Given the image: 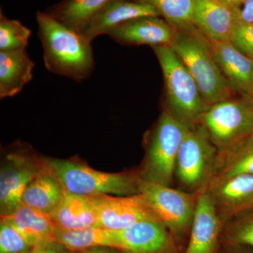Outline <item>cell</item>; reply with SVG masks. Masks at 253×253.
<instances>
[{
  "mask_svg": "<svg viewBox=\"0 0 253 253\" xmlns=\"http://www.w3.org/2000/svg\"><path fill=\"white\" fill-rule=\"evenodd\" d=\"M217 1L230 8V9L234 10L239 8L247 0H217Z\"/></svg>",
  "mask_w": 253,
  "mask_h": 253,
  "instance_id": "33",
  "label": "cell"
},
{
  "mask_svg": "<svg viewBox=\"0 0 253 253\" xmlns=\"http://www.w3.org/2000/svg\"><path fill=\"white\" fill-rule=\"evenodd\" d=\"M174 30L169 46L194 78L205 102L211 106L234 97L236 93L218 67L209 40L194 25Z\"/></svg>",
  "mask_w": 253,
  "mask_h": 253,
  "instance_id": "2",
  "label": "cell"
},
{
  "mask_svg": "<svg viewBox=\"0 0 253 253\" xmlns=\"http://www.w3.org/2000/svg\"><path fill=\"white\" fill-rule=\"evenodd\" d=\"M226 238L231 246L253 249V211L231 219L226 230Z\"/></svg>",
  "mask_w": 253,
  "mask_h": 253,
  "instance_id": "27",
  "label": "cell"
},
{
  "mask_svg": "<svg viewBox=\"0 0 253 253\" xmlns=\"http://www.w3.org/2000/svg\"><path fill=\"white\" fill-rule=\"evenodd\" d=\"M229 41L240 52L253 60V24L236 19Z\"/></svg>",
  "mask_w": 253,
  "mask_h": 253,
  "instance_id": "29",
  "label": "cell"
},
{
  "mask_svg": "<svg viewBox=\"0 0 253 253\" xmlns=\"http://www.w3.org/2000/svg\"><path fill=\"white\" fill-rule=\"evenodd\" d=\"M206 190L222 221L253 211V175L213 177Z\"/></svg>",
  "mask_w": 253,
  "mask_h": 253,
  "instance_id": "11",
  "label": "cell"
},
{
  "mask_svg": "<svg viewBox=\"0 0 253 253\" xmlns=\"http://www.w3.org/2000/svg\"><path fill=\"white\" fill-rule=\"evenodd\" d=\"M168 228L161 220L139 221L116 231L119 251L126 253H158L170 242Z\"/></svg>",
  "mask_w": 253,
  "mask_h": 253,
  "instance_id": "16",
  "label": "cell"
},
{
  "mask_svg": "<svg viewBox=\"0 0 253 253\" xmlns=\"http://www.w3.org/2000/svg\"><path fill=\"white\" fill-rule=\"evenodd\" d=\"M31 31L19 21L0 13V51L26 49Z\"/></svg>",
  "mask_w": 253,
  "mask_h": 253,
  "instance_id": "26",
  "label": "cell"
},
{
  "mask_svg": "<svg viewBox=\"0 0 253 253\" xmlns=\"http://www.w3.org/2000/svg\"><path fill=\"white\" fill-rule=\"evenodd\" d=\"M174 30L159 16H145L123 23L108 33L123 45H170Z\"/></svg>",
  "mask_w": 253,
  "mask_h": 253,
  "instance_id": "13",
  "label": "cell"
},
{
  "mask_svg": "<svg viewBox=\"0 0 253 253\" xmlns=\"http://www.w3.org/2000/svg\"><path fill=\"white\" fill-rule=\"evenodd\" d=\"M54 240L72 253L98 246L119 250L116 231L97 226L76 230H63L54 226Z\"/></svg>",
  "mask_w": 253,
  "mask_h": 253,
  "instance_id": "22",
  "label": "cell"
},
{
  "mask_svg": "<svg viewBox=\"0 0 253 253\" xmlns=\"http://www.w3.org/2000/svg\"><path fill=\"white\" fill-rule=\"evenodd\" d=\"M139 193L166 227L177 234L189 230L192 224L197 194L179 191L141 179Z\"/></svg>",
  "mask_w": 253,
  "mask_h": 253,
  "instance_id": "8",
  "label": "cell"
},
{
  "mask_svg": "<svg viewBox=\"0 0 253 253\" xmlns=\"http://www.w3.org/2000/svg\"><path fill=\"white\" fill-rule=\"evenodd\" d=\"M117 0H61L46 12L65 26L81 33L93 15Z\"/></svg>",
  "mask_w": 253,
  "mask_h": 253,
  "instance_id": "24",
  "label": "cell"
},
{
  "mask_svg": "<svg viewBox=\"0 0 253 253\" xmlns=\"http://www.w3.org/2000/svg\"><path fill=\"white\" fill-rule=\"evenodd\" d=\"M65 192L61 183L43 168L25 190L21 204L50 214L60 204Z\"/></svg>",
  "mask_w": 253,
  "mask_h": 253,
  "instance_id": "21",
  "label": "cell"
},
{
  "mask_svg": "<svg viewBox=\"0 0 253 253\" xmlns=\"http://www.w3.org/2000/svg\"><path fill=\"white\" fill-rule=\"evenodd\" d=\"M43 168L66 191L84 196H131L139 194V174L96 170L83 163L57 158L42 159Z\"/></svg>",
  "mask_w": 253,
  "mask_h": 253,
  "instance_id": "4",
  "label": "cell"
},
{
  "mask_svg": "<svg viewBox=\"0 0 253 253\" xmlns=\"http://www.w3.org/2000/svg\"><path fill=\"white\" fill-rule=\"evenodd\" d=\"M32 249L14 228L0 221V253H27Z\"/></svg>",
  "mask_w": 253,
  "mask_h": 253,
  "instance_id": "28",
  "label": "cell"
},
{
  "mask_svg": "<svg viewBox=\"0 0 253 253\" xmlns=\"http://www.w3.org/2000/svg\"><path fill=\"white\" fill-rule=\"evenodd\" d=\"M49 216L54 226L63 230L96 226L98 212L95 196L66 191L61 202Z\"/></svg>",
  "mask_w": 253,
  "mask_h": 253,
  "instance_id": "18",
  "label": "cell"
},
{
  "mask_svg": "<svg viewBox=\"0 0 253 253\" xmlns=\"http://www.w3.org/2000/svg\"><path fill=\"white\" fill-rule=\"evenodd\" d=\"M189 129L167 111H163L148 139L146 158L139 174L141 179L170 185L178 152Z\"/></svg>",
  "mask_w": 253,
  "mask_h": 253,
  "instance_id": "5",
  "label": "cell"
},
{
  "mask_svg": "<svg viewBox=\"0 0 253 253\" xmlns=\"http://www.w3.org/2000/svg\"><path fill=\"white\" fill-rule=\"evenodd\" d=\"M163 71L166 111L188 128L199 124L208 109L194 78L169 45L151 46Z\"/></svg>",
  "mask_w": 253,
  "mask_h": 253,
  "instance_id": "3",
  "label": "cell"
},
{
  "mask_svg": "<svg viewBox=\"0 0 253 253\" xmlns=\"http://www.w3.org/2000/svg\"><path fill=\"white\" fill-rule=\"evenodd\" d=\"M236 19L253 24V0H247L238 9H234Z\"/></svg>",
  "mask_w": 253,
  "mask_h": 253,
  "instance_id": "30",
  "label": "cell"
},
{
  "mask_svg": "<svg viewBox=\"0 0 253 253\" xmlns=\"http://www.w3.org/2000/svg\"><path fill=\"white\" fill-rule=\"evenodd\" d=\"M236 174L253 175V134L219 151L213 177Z\"/></svg>",
  "mask_w": 253,
  "mask_h": 253,
  "instance_id": "23",
  "label": "cell"
},
{
  "mask_svg": "<svg viewBox=\"0 0 253 253\" xmlns=\"http://www.w3.org/2000/svg\"><path fill=\"white\" fill-rule=\"evenodd\" d=\"M1 221L14 228L32 249L54 241V225L49 214L26 205L20 204L9 215L1 216Z\"/></svg>",
  "mask_w": 253,
  "mask_h": 253,
  "instance_id": "19",
  "label": "cell"
},
{
  "mask_svg": "<svg viewBox=\"0 0 253 253\" xmlns=\"http://www.w3.org/2000/svg\"><path fill=\"white\" fill-rule=\"evenodd\" d=\"M95 200L98 212L97 227L119 231L139 221L160 220L140 193L131 196L101 195L95 196Z\"/></svg>",
  "mask_w": 253,
  "mask_h": 253,
  "instance_id": "9",
  "label": "cell"
},
{
  "mask_svg": "<svg viewBox=\"0 0 253 253\" xmlns=\"http://www.w3.org/2000/svg\"><path fill=\"white\" fill-rule=\"evenodd\" d=\"M245 96H247L248 99H249L250 101V104L251 105V107H252L253 111V92L252 94L250 95H245Z\"/></svg>",
  "mask_w": 253,
  "mask_h": 253,
  "instance_id": "36",
  "label": "cell"
},
{
  "mask_svg": "<svg viewBox=\"0 0 253 253\" xmlns=\"http://www.w3.org/2000/svg\"><path fill=\"white\" fill-rule=\"evenodd\" d=\"M210 43L218 67L231 89L241 96L252 94L253 60L240 52L229 41Z\"/></svg>",
  "mask_w": 253,
  "mask_h": 253,
  "instance_id": "14",
  "label": "cell"
},
{
  "mask_svg": "<svg viewBox=\"0 0 253 253\" xmlns=\"http://www.w3.org/2000/svg\"><path fill=\"white\" fill-rule=\"evenodd\" d=\"M219 151L253 134V111L246 96L232 97L210 106L199 121Z\"/></svg>",
  "mask_w": 253,
  "mask_h": 253,
  "instance_id": "7",
  "label": "cell"
},
{
  "mask_svg": "<svg viewBox=\"0 0 253 253\" xmlns=\"http://www.w3.org/2000/svg\"><path fill=\"white\" fill-rule=\"evenodd\" d=\"M219 150L201 124L189 128L178 152L174 175L186 191L197 194L215 172Z\"/></svg>",
  "mask_w": 253,
  "mask_h": 253,
  "instance_id": "6",
  "label": "cell"
},
{
  "mask_svg": "<svg viewBox=\"0 0 253 253\" xmlns=\"http://www.w3.org/2000/svg\"><path fill=\"white\" fill-rule=\"evenodd\" d=\"M27 253H72L63 245L56 241H51L39 247L34 248Z\"/></svg>",
  "mask_w": 253,
  "mask_h": 253,
  "instance_id": "31",
  "label": "cell"
},
{
  "mask_svg": "<svg viewBox=\"0 0 253 253\" xmlns=\"http://www.w3.org/2000/svg\"><path fill=\"white\" fill-rule=\"evenodd\" d=\"M158 253H174V250L172 249V245H171V243L169 242L168 244V246L165 248L164 249H163L161 252Z\"/></svg>",
  "mask_w": 253,
  "mask_h": 253,
  "instance_id": "35",
  "label": "cell"
},
{
  "mask_svg": "<svg viewBox=\"0 0 253 253\" xmlns=\"http://www.w3.org/2000/svg\"><path fill=\"white\" fill-rule=\"evenodd\" d=\"M233 251L231 253H253V249L248 246H232Z\"/></svg>",
  "mask_w": 253,
  "mask_h": 253,
  "instance_id": "34",
  "label": "cell"
},
{
  "mask_svg": "<svg viewBox=\"0 0 253 253\" xmlns=\"http://www.w3.org/2000/svg\"><path fill=\"white\" fill-rule=\"evenodd\" d=\"M36 21L46 69L77 83L90 77L95 68L91 42L46 11H38Z\"/></svg>",
  "mask_w": 253,
  "mask_h": 253,
  "instance_id": "1",
  "label": "cell"
},
{
  "mask_svg": "<svg viewBox=\"0 0 253 253\" xmlns=\"http://www.w3.org/2000/svg\"><path fill=\"white\" fill-rule=\"evenodd\" d=\"M72 253H119V252H118V249H114V248L98 246V247L91 248V249Z\"/></svg>",
  "mask_w": 253,
  "mask_h": 253,
  "instance_id": "32",
  "label": "cell"
},
{
  "mask_svg": "<svg viewBox=\"0 0 253 253\" xmlns=\"http://www.w3.org/2000/svg\"><path fill=\"white\" fill-rule=\"evenodd\" d=\"M19 153L8 155L0 171V214L9 215L21 204L25 190L42 170V161H37Z\"/></svg>",
  "mask_w": 253,
  "mask_h": 253,
  "instance_id": "10",
  "label": "cell"
},
{
  "mask_svg": "<svg viewBox=\"0 0 253 253\" xmlns=\"http://www.w3.org/2000/svg\"><path fill=\"white\" fill-rule=\"evenodd\" d=\"M145 16L160 15L150 5L129 0H117L93 15L81 33L91 42L98 36L107 35L123 23Z\"/></svg>",
  "mask_w": 253,
  "mask_h": 253,
  "instance_id": "15",
  "label": "cell"
},
{
  "mask_svg": "<svg viewBox=\"0 0 253 253\" xmlns=\"http://www.w3.org/2000/svg\"><path fill=\"white\" fill-rule=\"evenodd\" d=\"M222 220L206 188L197 193L189 244L184 253H216Z\"/></svg>",
  "mask_w": 253,
  "mask_h": 253,
  "instance_id": "12",
  "label": "cell"
},
{
  "mask_svg": "<svg viewBox=\"0 0 253 253\" xmlns=\"http://www.w3.org/2000/svg\"><path fill=\"white\" fill-rule=\"evenodd\" d=\"M35 63L26 49L0 51V99L13 97L33 79Z\"/></svg>",
  "mask_w": 253,
  "mask_h": 253,
  "instance_id": "20",
  "label": "cell"
},
{
  "mask_svg": "<svg viewBox=\"0 0 253 253\" xmlns=\"http://www.w3.org/2000/svg\"><path fill=\"white\" fill-rule=\"evenodd\" d=\"M235 21L234 10L217 0H194L193 25L210 41H229Z\"/></svg>",
  "mask_w": 253,
  "mask_h": 253,
  "instance_id": "17",
  "label": "cell"
},
{
  "mask_svg": "<svg viewBox=\"0 0 253 253\" xmlns=\"http://www.w3.org/2000/svg\"><path fill=\"white\" fill-rule=\"evenodd\" d=\"M153 6L174 29L192 26L194 0H133Z\"/></svg>",
  "mask_w": 253,
  "mask_h": 253,
  "instance_id": "25",
  "label": "cell"
}]
</instances>
